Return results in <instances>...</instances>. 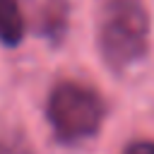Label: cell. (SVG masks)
Listing matches in <instances>:
<instances>
[{
    "label": "cell",
    "mask_w": 154,
    "mask_h": 154,
    "mask_svg": "<svg viewBox=\"0 0 154 154\" xmlns=\"http://www.w3.org/2000/svg\"><path fill=\"white\" fill-rule=\"evenodd\" d=\"M46 118L58 142L77 144L101 130L106 120V101L94 87L84 82L60 79L48 94Z\"/></svg>",
    "instance_id": "7a4b0ae2"
},
{
    "label": "cell",
    "mask_w": 154,
    "mask_h": 154,
    "mask_svg": "<svg viewBox=\"0 0 154 154\" xmlns=\"http://www.w3.org/2000/svg\"><path fill=\"white\" fill-rule=\"evenodd\" d=\"M70 24V2L67 0H46L36 12V34L48 43H63Z\"/></svg>",
    "instance_id": "3957f363"
},
{
    "label": "cell",
    "mask_w": 154,
    "mask_h": 154,
    "mask_svg": "<svg viewBox=\"0 0 154 154\" xmlns=\"http://www.w3.org/2000/svg\"><path fill=\"white\" fill-rule=\"evenodd\" d=\"M0 154H34V147L22 130H5L0 132Z\"/></svg>",
    "instance_id": "5b68a950"
},
{
    "label": "cell",
    "mask_w": 154,
    "mask_h": 154,
    "mask_svg": "<svg viewBox=\"0 0 154 154\" xmlns=\"http://www.w3.org/2000/svg\"><path fill=\"white\" fill-rule=\"evenodd\" d=\"M26 22L17 0H0V43L14 48L24 41Z\"/></svg>",
    "instance_id": "277c9868"
},
{
    "label": "cell",
    "mask_w": 154,
    "mask_h": 154,
    "mask_svg": "<svg viewBox=\"0 0 154 154\" xmlns=\"http://www.w3.org/2000/svg\"><path fill=\"white\" fill-rule=\"evenodd\" d=\"M96 46L111 72H123L149 51V12L142 0H106L99 14Z\"/></svg>",
    "instance_id": "6da1fadb"
},
{
    "label": "cell",
    "mask_w": 154,
    "mask_h": 154,
    "mask_svg": "<svg viewBox=\"0 0 154 154\" xmlns=\"http://www.w3.org/2000/svg\"><path fill=\"white\" fill-rule=\"evenodd\" d=\"M123 154H154V140H135L123 149Z\"/></svg>",
    "instance_id": "8992f818"
}]
</instances>
